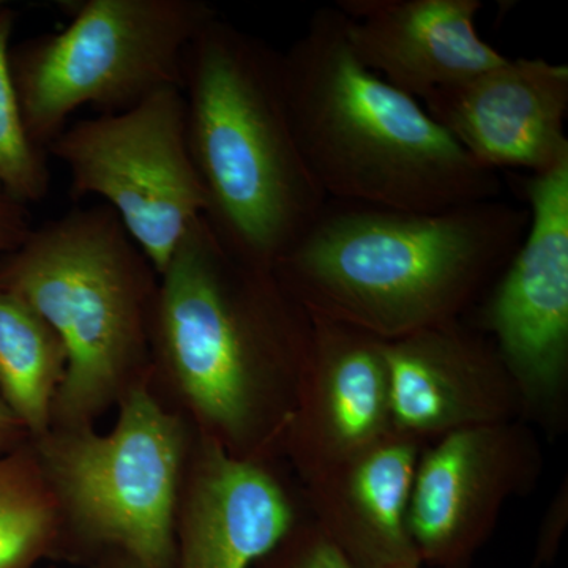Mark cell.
Instances as JSON below:
<instances>
[{"label":"cell","instance_id":"6da1fadb","mask_svg":"<svg viewBox=\"0 0 568 568\" xmlns=\"http://www.w3.org/2000/svg\"><path fill=\"white\" fill-rule=\"evenodd\" d=\"M528 224L526 205L500 200L436 212L327 200L274 272L308 315L394 342L465 320Z\"/></svg>","mask_w":568,"mask_h":568},{"label":"cell","instance_id":"7a4b0ae2","mask_svg":"<svg viewBox=\"0 0 568 568\" xmlns=\"http://www.w3.org/2000/svg\"><path fill=\"white\" fill-rule=\"evenodd\" d=\"M295 140L327 200L436 212L499 200L503 181L426 112L358 61L336 7L282 52Z\"/></svg>","mask_w":568,"mask_h":568},{"label":"cell","instance_id":"3957f363","mask_svg":"<svg viewBox=\"0 0 568 568\" xmlns=\"http://www.w3.org/2000/svg\"><path fill=\"white\" fill-rule=\"evenodd\" d=\"M152 338L194 410L231 446L290 425L312 316L274 271L231 252L204 216L160 275Z\"/></svg>","mask_w":568,"mask_h":568},{"label":"cell","instance_id":"277c9868","mask_svg":"<svg viewBox=\"0 0 568 568\" xmlns=\"http://www.w3.org/2000/svg\"><path fill=\"white\" fill-rule=\"evenodd\" d=\"M182 92L204 219L231 252L274 271L327 203L295 140L282 52L219 14L186 50Z\"/></svg>","mask_w":568,"mask_h":568},{"label":"cell","instance_id":"5b68a950","mask_svg":"<svg viewBox=\"0 0 568 568\" xmlns=\"http://www.w3.org/2000/svg\"><path fill=\"white\" fill-rule=\"evenodd\" d=\"M160 275L102 203L33 227L0 257V291L51 325L67 353L61 406L78 416L99 405L152 335Z\"/></svg>","mask_w":568,"mask_h":568},{"label":"cell","instance_id":"8992f818","mask_svg":"<svg viewBox=\"0 0 568 568\" xmlns=\"http://www.w3.org/2000/svg\"><path fill=\"white\" fill-rule=\"evenodd\" d=\"M70 22L10 50L29 140L47 152L82 108L112 114L182 88L186 50L219 17L204 0L67 2Z\"/></svg>","mask_w":568,"mask_h":568},{"label":"cell","instance_id":"52a82bcc","mask_svg":"<svg viewBox=\"0 0 568 568\" xmlns=\"http://www.w3.org/2000/svg\"><path fill=\"white\" fill-rule=\"evenodd\" d=\"M47 153L69 171L71 197H100L159 275L207 207L186 140L182 88L70 123Z\"/></svg>","mask_w":568,"mask_h":568},{"label":"cell","instance_id":"ba28073f","mask_svg":"<svg viewBox=\"0 0 568 568\" xmlns=\"http://www.w3.org/2000/svg\"><path fill=\"white\" fill-rule=\"evenodd\" d=\"M514 183L529 211L528 231L470 324L503 358L523 420L559 432L568 399V162L515 173Z\"/></svg>","mask_w":568,"mask_h":568},{"label":"cell","instance_id":"9c48e42d","mask_svg":"<svg viewBox=\"0 0 568 568\" xmlns=\"http://www.w3.org/2000/svg\"><path fill=\"white\" fill-rule=\"evenodd\" d=\"M181 428L145 390H133L108 435L48 447L52 476L93 537L125 549L136 567L170 568Z\"/></svg>","mask_w":568,"mask_h":568},{"label":"cell","instance_id":"30bf717a","mask_svg":"<svg viewBox=\"0 0 568 568\" xmlns=\"http://www.w3.org/2000/svg\"><path fill=\"white\" fill-rule=\"evenodd\" d=\"M541 470L540 443L523 418L459 429L424 448L409 503L422 566H469L508 500L534 491Z\"/></svg>","mask_w":568,"mask_h":568},{"label":"cell","instance_id":"8fae6325","mask_svg":"<svg viewBox=\"0 0 568 568\" xmlns=\"http://www.w3.org/2000/svg\"><path fill=\"white\" fill-rule=\"evenodd\" d=\"M422 106L485 170L540 174L568 162L564 63L506 58Z\"/></svg>","mask_w":568,"mask_h":568},{"label":"cell","instance_id":"7c38bea8","mask_svg":"<svg viewBox=\"0 0 568 568\" xmlns=\"http://www.w3.org/2000/svg\"><path fill=\"white\" fill-rule=\"evenodd\" d=\"M392 426L422 444L523 418L517 386L484 332L466 320L384 343Z\"/></svg>","mask_w":568,"mask_h":568},{"label":"cell","instance_id":"4fadbf2b","mask_svg":"<svg viewBox=\"0 0 568 568\" xmlns=\"http://www.w3.org/2000/svg\"><path fill=\"white\" fill-rule=\"evenodd\" d=\"M312 320V349L286 428L305 480L394 429L386 342L351 325Z\"/></svg>","mask_w":568,"mask_h":568},{"label":"cell","instance_id":"5bb4252c","mask_svg":"<svg viewBox=\"0 0 568 568\" xmlns=\"http://www.w3.org/2000/svg\"><path fill=\"white\" fill-rule=\"evenodd\" d=\"M335 7L358 61L420 103L506 59L478 36V0H338Z\"/></svg>","mask_w":568,"mask_h":568},{"label":"cell","instance_id":"9a60e30c","mask_svg":"<svg viewBox=\"0 0 568 568\" xmlns=\"http://www.w3.org/2000/svg\"><path fill=\"white\" fill-rule=\"evenodd\" d=\"M424 448L392 429L306 478L313 521L354 568L422 567L410 537L409 503Z\"/></svg>","mask_w":568,"mask_h":568},{"label":"cell","instance_id":"2e32d148","mask_svg":"<svg viewBox=\"0 0 568 568\" xmlns=\"http://www.w3.org/2000/svg\"><path fill=\"white\" fill-rule=\"evenodd\" d=\"M297 525L293 499L260 459L237 457L219 440H207L186 510L179 568H250Z\"/></svg>","mask_w":568,"mask_h":568},{"label":"cell","instance_id":"e0dca14e","mask_svg":"<svg viewBox=\"0 0 568 568\" xmlns=\"http://www.w3.org/2000/svg\"><path fill=\"white\" fill-rule=\"evenodd\" d=\"M61 338L17 295L0 291V388L22 426L41 433L65 375Z\"/></svg>","mask_w":568,"mask_h":568},{"label":"cell","instance_id":"ac0fdd59","mask_svg":"<svg viewBox=\"0 0 568 568\" xmlns=\"http://www.w3.org/2000/svg\"><path fill=\"white\" fill-rule=\"evenodd\" d=\"M17 13L0 2V190L26 205L50 192L48 153L29 140L10 71V41Z\"/></svg>","mask_w":568,"mask_h":568},{"label":"cell","instance_id":"d6986e66","mask_svg":"<svg viewBox=\"0 0 568 568\" xmlns=\"http://www.w3.org/2000/svg\"><path fill=\"white\" fill-rule=\"evenodd\" d=\"M51 529V503L28 459L0 457V568L31 567Z\"/></svg>","mask_w":568,"mask_h":568},{"label":"cell","instance_id":"ffe728a7","mask_svg":"<svg viewBox=\"0 0 568 568\" xmlns=\"http://www.w3.org/2000/svg\"><path fill=\"white\" fill-rule=\"evenodd\" d=\"M275 551L276 568H354L313 519L298 523Z\"/></svg>","mask_w":568,"mask_h":568},{"label":"cell","instance_id":"44dd1931","mask_svg":"<svg viewBox=\"0 0 568 568\" xmlns=\"http://www.w3.org/2000/svg\"><path fill=\"white\" fill-rule=\"evenodd\" d=\"M33 230L29 205L0 190V257L18 248Z\"/></svg>","mask_w":568,"mask_h":568},{"label":"cell","instance_id":"7402d4cb","mask_svg":"<svg viewBox=\"0 0 568 568\" xmlns=\"http://www.w3.org/2000/svg\"><path fill=\"white\" fill-rule=\"evenodd\" d=\"M568 497L567 488L560 489L547 511V517L538 534L537 560L538 564L549 562L558 552L564 530L567 528Z\"/></svg>","mask_w":568,"mask_h":568},{"label":"cell","instance_id":"603a6c76","mask_svg":"<svg viewBox=\"0 0 568 568\" xmlns=\"http://www.w3.org/2000/svg\"><path fill=\"white\" fill-rule=\"evenodd\" d=\"M20 428L21 422L14 417L6 403L0 402V454L14 443Z\"/></svg>","mask_w":568,"mask_h":568},{"label":"cell","instance_id":"cb8c5ba5","mask_svg":"<svg viewBox=\"0 0 568 568\" xmlns=\"http://www.w3.org/2000/svg\"><path fill=\"white\" fill-rule=\"evenodd\" d=\"M403 568H422V567H403Z\"/></svg>","mask_w":568,"mask_h":568},{"label":"cell","instance_id":"d4e9b609","mask_svg":"<svg viewBox=\"0 0 568 568\" xmlns=\"http://www.w3.org/2000/svg\"><path fill=\"white\" fill-rule=\"evenodd\" d=\"M126 568H140V567H136V566H132V567H126Z\"/></svg>","mask_w":568,"mask_h":568}]
</instances>
